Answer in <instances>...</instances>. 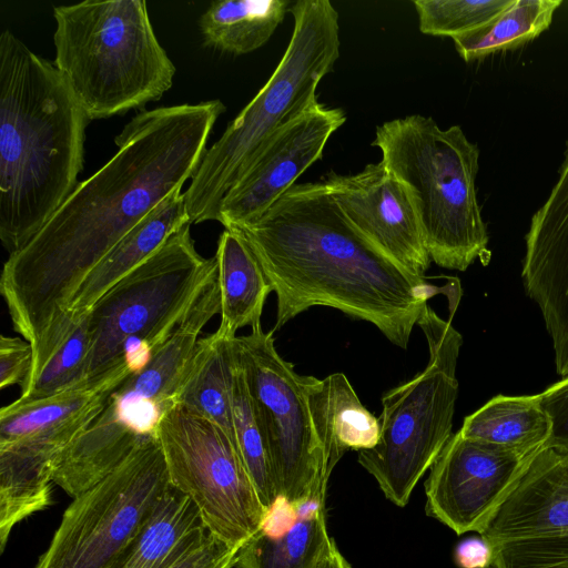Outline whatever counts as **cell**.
I'll return each mask as SVG.
<instances>
[{
	"instance_id": "obj_14",
	"label": "cell",
	"mask_w": 568,
	"mask_h": 568,
	"mask_svg": "<svg viewBox=\"0 0 568 568\" xmlns=\"http://www.w3.org/2000/svg\"><path fill=\"white\" fill-rule=\"evenodd\" d=\"M345 121L344 110L317 102L270 135L222 200L219 222L224 229L253 221L294 186L323 158L329 138Z\"/></svg>"
},
{
	"instance_id": "obj_30",
	"label": "cell",
	"mask_w": 568,
	"mask_h": 568,
	"mask_svg": "<svg viewBox=\"0 0 568 568\" xmlns=\"http://www.w3.org/2000/svg\"><path fill=\"white\" fill-rule=\"evenodd\" d=\"M89 351L90 338L87 318L83 316L40 374L21 390L16 400L34 402L88 383Z\"/></svg>"
},
{
	"instance_id": "obj_26",
	"label": "cell",
	"mask_w": 568,
	"mask_h": 568,
	"mask_svg": "<svg viewBox=\"0 0 568 568\" xmlns=\"http://www.w3.org/2000/svg\"><path fill=\"white\" fill-rule=\"evenodd\" d=\"M288 0H217L200 18L205 47L246 54L264 45L290 11Z\"/></svg>"
},
{
	"instance_id": "obj_37",
	"label": "cell",
	"mask_w": 568,
	"mask_h": 568,
	"mask_svg": "<svg viewBox=\"0 0 568 568\" xmlns=\"http://www.w3.org/2000/svg\"><path fill=\"white\" fill-rule=\"evenodd\" d=\"M321 568H352V566L336 548Z\"/></svg>"
},
{
	"instance_id": "obj_28",
	"label": "cell",
	"mask_w": 568,
	"mask_h": 568,
	"mask_svg": "<svg viewBox=\"0 0 568 568\" xmlns=\"http://www.w3.org/2000/svg\"><path fill=\"white\" fill-rule=\"evenodd\" d=\"M561 0H513L477 28L453 38L459 57L470 62L514 50L546 31Z\"/></svg>"
},
{
	"instance_id": "obj_36",
	"label": "cell",
	"mask_w": 568,
	"mask_h": 568,
	"mask_svg": "<svg viewBox=\"0 0 568 568\" xmlns=\"http://www.w3.org/2000/svg\"><path fill=\"white\" fill-rule=\"evenodd\" d=\"M494 546L479 535L462 540L455 548L454 561L458 568H491Z\"/></svg>"
},
{
	"instance_id": "obj_15",
	"label": "cell",
	"mask_w": 568,
	"mask_h": 568,
	"mask_svg": "<svg viewBox=\"0 0 568 568\" xmlns=\"http://www.w3.org/2000/svg\"><path fill=\"white\" fill-rule=\"evenodd\" d=\"M322 182L361 235L409 273L425 276L432 260L415 203L382 161L355 174L329 171Z\"/></svg>"
},
{
	"instance_id": "obj_2",
	"label": "cell",
	"mask_w": 568,
	"mask_h": 568,
	"mask_svg": "<svg viewBox=\"0 0 568 568\" xmlns=\"http://www.w3.org/2000/svg\"><path fill=\"white\" fill-rule=\"evenodd\" d=\"M246 241L276 294L275 329L312 306L376 326L406 349L415 325L445 286L390 260L345 219L325 184L296 183L253 221L232 229Z\"/></svg>"
},
{
	"instance_id": "obj_35",
	"label": "cell",
	"mask_w": 568,
	"mask_h": 568,
	"mask_svg": "<svg viewBox=\"0 0 568 568\" xmlns=\"http://www.w3.org/2000/svg\"><path fill=\"white\" fill-rule=\"evenodd\" d=\"M242 546H232L211 536L196 549L168 568H233Z\"/></svg>"
},
{
	"instance_id": "obj_20",
	"label": "cell",
	"mask_w": 568,
	"mask_h": 568,
	"mask_svg": "<svg viewBox=\"0 0 568 568\" xmlns=\"http://www.w3.org/2000/svg\"><path fill=\"white\" fill-rule=\"evenodd\" d=\"M210 536L197 506L170 484L108 568H168Z\"/></svg>"
},
{
	"instance_id": "obj_17",
	"label": "cell",
	"mask_w": 568,
	"mask_h": 568,
	"mask_svg": "<svg viewBox=\"0 0 568 568\" xmlns=\"http://www.w3.org/2000/svg\"><path fill=\"white\" fill-rule=\"evenodd\" d=\"M103 406L90 409L63 424L0 443L1 552L17 524L50 506L57 459L90 425Z\"/></svg>"
},
{
	"instance_id": "obj_27",
	"label": "cell",
	"mask_w": 568,
	"mask_h": 568,
	"mask_svg": "<svg viewBox=\"0 0 568 568\" xmlns=\"http://www.w3.org/2000/svg\"><path fill=\"white\" fill-rule=\"evenodd\" d=\"M130 374L132 373L124 363L100 379L57 395L29 403L14 400L3 406L0 410V443L29 436L103 406L110 394Z\"/></svg>"
},
{
	"instance_id": "obj_21",
	"label": "cell",
	"mask_w": 568,
	"mask_h": 568,
	"mask_svg": "<svg viewBox=\"0 0 568 568\" xmlns=\"http://www.w3.org/2000/svg\"><path fill=\"white\" fill-rule=\"evenodd\" d=\"M305 386L326 471L331 476L347 450L361 452L377 444L379 420L364 407L343 373L324 379L305 376Z\"/></svg>"
},
{
	"instance_id": "obj_6",
	"label": "cell",
	"mask_w": 568,
	"mask_h": 568,
	"mask_svg": "<svg viewBox=\"0 0 568 568\" xmlns=\"http://www.w3.org/2000/svg\"><path fill=\"white\" fill-rule=\"evenodd\" d=\"M293 32L277 67L209 149L184 192L191 224L219 222L222 200L265 140L317 103V87L339 58L338 12L328 0H300Z\"/></svg>"
},
{
	"instance_id": "obj_11",
	"label": "cell",
	"mask_w": 568,
	"mask_h": 568,
	"mask_svg": "<svg viewBox=\"0 0 568 568\" xmlns=\"http://www.w3.org/2000/svg\"><path fill=\"white\" fill-rule=\"evenodd\" d=\"M170 484L197 506L209 531L232 546L268 517L236 444L213 422L174 405L156 430Z\"/></svg>"
},
{
	"instance_id": "obj_24",
	"label": "cell",
	"mask_w": 568,
	"mask_h": 568,
	"mask_svg": "<svg viewBox=\"0 0 568 568\" xmlns=\"http://www.w3.org/2000/svg\"><path fill=\"white\" fill-rule=\"evenodd\" d=\"M550 429V420L538 395H497L465 417L459 433L468 439L532 456L544 447Z\"/></svg>"
},
{
	"instance_id": "obj_12",
	"label": "cell",
	"mask_w": 568,
	"mask_h": 568,
	"mask_svg": "<svg viewBox=\"0 0 568 568\" xmlns=\"http://www.w3.org/2000/svg\"><path fill=\"white\" fill-rule=\"evenodd\" d=\"M169 485L162 449L151 438L73 498L34 568H108Z\"/></svg>"
},
{
	"instance_id": "obj_3",
	"label": "cell",
	"mask_w": 568,
	"mask_h": 568,
	"mask_svg": "<svg viewBox=\"0 0 568 568\" xmlns=\"http://www.w3.org/2000/svg\"><path fill=\"white\" fill-rule=\"evenodd\" d=\"M91 120L54 64L0 34V240L13 254L78 186Z\"/></svg>"
},
{
	"instance_id": "obj_10",
	"label": "cell",
	"mask_w": 568,
	"mask_h": 568,
	"mask_svg": "<svg viewBox=\"0 0 568 568\" xmlns=\"http://www.w3.org/2000/svg\"><path fill=\"white\" fill-rule=\"evenodd\" d=\"M235 359L262 424L278 499L295 511L325 504L329 476L305 386V375L283 359L273 331L262 326L233 338Z\"/></svg>"
},
{
	"instance_id": "obj_33",
	"label": "cell",
	"mask_w": 568,
	"mask_h": 568,
	"mask_svg": "<svg viewBox=\"0 0 568 568\" xmlns=\"http://www.w3.org/2000/svg\"><path fill=\"white\" fill-rule=\"evenodd\" d=\"M550 424V436L542 448L568 455V376L537 394Z\"/></svg>"
},
{
	"instance_id": "obj_23",
	"label": "cell",
	"mask_w": 568,
	"mask_h": 568,
	"mask_svg": "<svg viewBox=\"0 0 568 568\" xmlns=\"http://www.w3.org/2000/svg\"><path fill=\"white\" fill-rule=\"evenodd\" d=\"M233 338L216 329L199 339L175 405L213 422L236 444L232 412Z\"/></svg>"
},
{
	"instance_id": "obj_34",
	"label": "cell",
	"mask_w": 568,
	"mask_h": 568,
	"mask_svg": "<svg viewBox=\"0 0 568 568\" xmlns=\"http://www.w3.org/2000/svg\"><path fill=\"white\" fill-rule=\"evenodd\" d=\"M33 358L32 346L26 339L1 335L0 337V388L22 386L30 373Z\"/></svg>"
},
{
	"instance_id": "obj_32",
	"label": "cell",
	"mask_w": 568,
	"mask_h": 568,
	"mask_svg": "<svg viewBox=\"0 0 568 568\" xmlns=\"http://www.w3.org/2000/svg\"><path fill=\"white\" fill-rule=\"evenodd\" d=\"M491 568H568V534L493 544Z\"/></svg>"
},
{
	"instance_id": "obj_4",
	"label": "cell",
	"mask_w": 568,
	"mask_h": 568,
	"mask_svg": "<svg viewBox=\"0 0 568 568\" xmlns=\"http://www.w3.org/2000/svg\"><path fill=\"white\" fill-rule=\"evenodd\" d=\"M54 67L90 120L158 101L175 67L144 0L83 1L53 8Z\"/></svg>"
},
{
	"instance_id": "obj_16",
	"label": "cell",
	"mask_w": 568,
	"mask_h": 568,
	"mask_svg": "<svg viewBox=\"0 0 568 568\" xmlns=\"http://www.w3.org/2000/svg\"><path fill=\"white\" fill-rule=\"evenodd\" d=\"M521 278L551 338L556 372L568 376V140L558 179L526 234Z\"/></svg>"
},
{
	"instance_id": "obj_31",
	"label": "cell",
	"mask_w": 568,
	"mask_h": 568,
	"mask_svg": "<svg viewBox=\"0 0 568 568\" xmlns=\"http://www.w3.org/2000/svg\"><path fill=\"white\" fill-rule=\"evenodd\" d=\"M513 0H414L419 31L433 37L455 38L477 28Z\"/></svg>"
},
{
	"instance_id": "obj_19",
	"label": "cell",
	"mask_w": 568,
	"mask_h": 568,
	"mask_svg": "<svg viewBox=\"0 0 568 568\" xmlns=\"http://www.w3.org/2000/svg\"><path fill=\"white\" fill-rule=\"evenodd\" d=\"M186 224L191 223L184 193L178 190L123 236L87 275L71 300V325L74 326L105 292L154 254Z\"/></svg>"
},
{
	"instance_id": "obj_13",
	"label": "cell",
	"mask_w": 568,
	"mask_h": 568,
	"mask_svg": "<svg viewBox=\"0 0 568 568\" xmlns=\"http://www.w3.org/2000/svg\"><path fill=\"white\" fill-rule=\"evenodd\" d=\"M534 456V455H532ZM532 456L454 434L424 484L427 516L457 535L484 531Z\"/></svg>"
},
{
	"instance_id": "obj_5",
	"label": "cell",
	"mask_w": 568,
	"mask_h": 568,
	"mask_svg": "<svg viewBox=\"0 0 568 568\" xmlns=\"http://www.w3.org/2000/svg\"><path fill=\"white\" fill-rule=\"evenodd\" d=\"M373 146L408 189L430 260L466 271L490 260L489 236L477 199L480 151L459 125L440 129L430 116L407 115L376 128Z\"/></svg>"
},
{
	"instance_id": "obj_18",
	"label": "cell",
	"mask_w": 568,
	"mask_h": 568,
	"mask_svg": "<svg viewBox=\"0 0 568 568\" xmlns=\"http://www.w3.org/2000/svg\"><path fill=\"white\" fill-rule=\"evenodd\" d=\"M568 534V455L541 448L480 534L491 544Z\"/></svg>"
},
{
	"instance_id": "obj_9",
	"label": "cell",
	"mask_w": 568,
	"mask_h": 568,
	"mask_svg": "<svg viewBox=\"0 0 568 568\" xmlns=\"http://www.w3.org/2000/svg\"><path fill=\"white\" fill-rule=\"evenodd\" d=\"M191 224L114 284L85 315L90 338L88 382L124 362L123 344L140 338L155 352L180 326L216 273L215 257L195 248Z\"/></svg>"
},
{
	"instance_id": "obj_8",
	"label": "cell",
	"mask_w": 568,
	"mask_h": 568,
	"mask_svg": "<svg viewBox=\"0 0 568 568\" xmlns=\"http://www.w3.org/2000/svg\"><path fill=\"white\" fill-rule=\"evenodd\" d=\"M211 320L206 310L193 308L148 366L130 374L110 394L98 416L57 459L53 484L74 498L111 474L141 444L156 438L162 417L175 405L199 335Z\"/></svg>"
},
{
	"instance_id": "obj_22",
	"label": "cell",
	"mask_w": 568,
	"mask_h": 568,
	"mask_svg": "<svg viewBox=\"0 0 568 568\" xmlns=\"http://www.w3.org/2000/svg\"><path fill=\"white\" fill-rule=\"evenodd\" d=\"M214 257L221 301L217 331L235 337L242 327H260L273 288L253 251L237 231L224 229Z\"/></svg>"
},
{
	"instance_id": "obj_7",
	"label": "cell",
	"mask_w": 568,
	"mask_h": 568,
	"mask_svg": "<svg viewBox=\"0 0 568 568\" xmlns=\"http://www.w3.org/2000/svg\"><path fill=\"white\" fill-rule=\"evenodd\" d=\"M417 325L427 339L428 364L383 395L378 442L358 452L357 458L384 496L398 507L408 504L417 483L453 436L458 395L456 366L462 335L428 305Z\"/></svg>"
},
{
	"instance_id": "obj_29",
	"label": "cell",
	"mask_w": 568,
	"mask_h": 568,
	"mask_svg": "<svg viewBox=\"0 0 568 568\" xmlns=\"http://www.w3.org/2000/svg\"><path fill=\"white\" fill-rule=\"evenodd\" d=\"M234 362L232 412L235 442L261 501L270 514L278 496L267 443L235 356Z\"/></svg>"
},
{
	"instance_id": "obj_25",
	"label": "cell",
	"mask_w": 568,
	"mask_h": 568,
	"mask_svg": "<svg viewBox=\"0 0 568 568\" xmlns=\"http://www.w3.org/2000/svg\"><path fill=\"white\" fill-rule=\"evenodd\" d=\"M337 548L328 535L325 504H316L280 535L261 529L241 548L237 568H321Z\"/></svg>"
},
{
	"instance_id": "obj_1",
	"label": "cell",
	"mask_w": 568,
	"mask_h": 568,
	"mask_svg": "<svg viewBox=\"0 0 568 568\" xmlns=\"http://www.w3.org/2000/svg\"><path fill=\"white\" fill-rule=\"evenodd\" d=\"M225 112L221 100L142 110L114 139L116 153L80 182L43 227L10 254L0 293L33 351L27 384L73 329L71 300L94 266L141 220L182 190Z\"/></svg>"
}]
</instances>
